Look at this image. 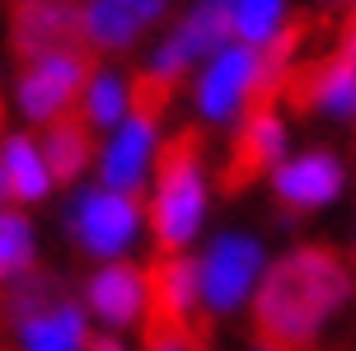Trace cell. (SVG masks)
I'll return each instance as SVG.
<instances>
[{"mask_svg":"<svg viewBox=\"0 0 356 351\" xmlns=\"http://www.w3.org/2000/svg\"><path fill=\"white\" fill-rule=\"evenodd\" d=\"M356 300V267L333 244H296L253 291V337L277 351H323V333Z\"/></svg>","mask_w":356,"mask_h":351,"instance_id":"obj_1","label":"cell"},{"mask_svg":"<svg viewBox=\"0 0 356 351\" xmlns=\"http://www.w3.org/2000/svg\"><path fill=\"white\" fill-rule=\"evenodd\" d=\"M207 131L178 126L155 150V188L145 202V229L155 239V253H188L197 229L207 220Z\"/></svg>","mask_w":356,"mask_h":351,"instance_id":"obj_2","label":"cell"},{"mask_svg":"<svg viewBox=\"0 0 356 351\" xmlns=\"http://www.w3.org/2000/svg\"><path fill=\"white\" fill-rule=\"evenodd\" d=\"M145 225V206L136 193H118V188H80L71 206L61 211V229L85 258H122L136 244Z\"/></svg>","mask_w":356,"mask_h":351,"instance_id":"obj_3","label":"cell"},{"mask_svg":"<svg viewBox=\"0 0 356 351\" xmlns=\"http://www.w3.org/2000/svg\"><path fill=\"white\" fill-rule=\"evenodd\" d=\"M89 75H94V52L89 47H61L38 61H24L15 75V108L29 122H56L80 108Z\"/></svg>","mask_w":356,"mask_h":351,"instance_id":"obj_4","label":"cell"},{"mask_svg":"<svg viewBox=\"0 0 356 351\" xmlns=\"http://www.w3.org/2000/svg\"><path fill=\"white\" fill-rule=\"evenodd\" d=\"M286 145H291V131H286L282 104L253 99V104L234 117V136H230V145H225V159H220V193L239 197L249 183L272 174L286 159Z\"/></svg>","mask_w":356,"mask_h":351,"instance_id":"obj_5","label":"cell"},{"mask_svg":"<svg viewBox=\"0 0 356 351\" xmlns=\"http://www.w3.org/2000/svg\"><path fill=\"white\" fill-rule=\"evenodd\" d=\"M197 277H202V314L207 318L234 314L263 281V244L244 229H225L197 258Z\"/></svg>","mask_w":356,"mask_h":351,"instance_id":"obj_6","label":"cell"},{"mask_svg":"<svg viewBox=\"0 0 356 351\" xmlns=\"http://www.w3.org/2000/svg\"><path fill=\"white\" fill-rule=\"evenodd\" d=\"M263 89V47L249 42H225L220 52L202 61L197 75V113L202 122H234Z\"/></svg>","mask_w":356,"mask_h":351,"instance_id":"obj_7","label":"cell"},{"mask_svg":"<svg viewBox=\"0 0 356 351\" xmlns=\"http://www.w3.org/2000/svg\"><path fill=\"white\" fill-rule=\"evenodd\" d=\"M272 206H277V220H305L309 211L333 206L347 188V169L333 150H305V155H291L272 169Z\"/></svg>","mask_w":356,"mask_h":351,"instance_id":"obj_8","label":"cell"},{"mask_svg":"<svg viewBox=\"0 0 356 351\" xmlns=\"http://www.w3.org/2000/svg\"><path fill=\"white\" fill-rule=\"evenodd\" d=\"M5 47L19 66L80 42V0H5Z\"/></svg>","mask_w":356,"mask_h":351,"instance_id":"obj_9","label":"cell"},{"mask_svg":"<svg viewBox=\"0 0 356 351\" xmlns=\"http://www.w3.org/2000/svg\"><path fill=\"white\" fill-rule=\"evenodd\" d=\"M160 108L145 104H127V117L113 126V140L99 155V178L104 188H118V193H141L145 174L155 164V150H160Z\"/></svg>","mask_w":356,"mask_h":351,"instance_id":"obj_10","label":"cell"},{"mask_svg":"<svg viewBox=\"0 0 356 351\" xmlns=\"http://www.w3.org/2000/svg\"><path fill=\"white\" fill-rule=\"evenodd\" d=\"M164 15L169 0H80V42L94 56H122Z\"/></svg>","mask_w":356,"mask_h":351,"instance_id":"obj_11","label":"cell"},{"mask_svg":"<svg viewBox=\"0 0 356 351\" xmlns=\"http://www.w3.org/2000/svg\"><path fill=\"white\" fill-rule=\"evenodd\" d=\"M145 267L127 263V258H108L104 267H94L85 277V309L104 328H136L145 323Z\"/></svg>","mask_w":356,"mask_h":351,"instance_id":"obj_12","label":"cell"},{"mask_svg":"<svg viewBox=\"0 0 356 351\" xmlns=\"http://www.w3.org/2000/svg\"><path fill=\"white\" fill-rule=\"evenodd\" d=\"M145 318L160 323H202V277H197V258L188 253H155V263H145Z\"/></svg>","mask_w":356,"mask_h":351,"instance_id":"obj_13","label":"cell"},{"mask_svg":"<svg viewBox=\"0 0 356 351\" xmlns=\"http://www.w3.org/2000/svg\"><path fill=\"white\" fill-rule=\"evenodd\" d=\"M10 333V347L5 351H85L89 328H85V309L75 300H52L47 309L19 318Z\"/></svg>","mask_w":356,"mask_h":351,"instance_id":"obj_14","label":"cell"},{"mask_svg":"<svg viewBox=\"0 0 356 351\" xmlns=\"http://www.w3.org/2000/svg\"><path fill=\"white\" fill-rule=\"evenodd\" d=\"M38 150H42V159H47L52 183H75V178L94 164V126H89L80 113H66V117L47 122Z\"/></svg>","mask_w":356,"mask_h":351,"instance_id":"obj_15","label":"cell"},{"mask_svg":"<svg viewBox=\"0 0 356 351\" xmlns=\"http://www.w3.org/2000/svg\"><path fill=\"white\" fill-rule=\"evenodd\" d=\"M0 174L10 183V202L15 206H38L52 193V174H47V159L38 150V140L5 131L0 136Z\"/></svg>","mask_w":356,"mask_h":351,"instance_id":"obj_16","label":"cell"},{"mask_svg":"<svg viewBox=\"0 0 356 351\" xmlns=\"http://www.w3.org/2000/svg\"><path fill=\"white\" fill-rule=\"evenodd\" d=\"M38 267V229L24 206H0V286L29 277Z\"/></svg>","mask_w":356,"mask_h":351,"instance_id":"obj_17","label":"cell"},{"mask_svg":"<svg viewBox=\"0 0 356 351\" xmlns=\"http://www.w3.org/2000/svg\"><path fill=\"white\" fill-rule=\"evenodd\" d=\"M127 104H131V80L118 75V70H94L85 94H80V117L94 131L99 126H118L127 117Z\"/></svg>","mask_w":356,"mask_h":351,"instance_id":"obj_18","label":"cell"},{"mask_svg":"<svg viewBox=\"0 0 356 351\" xmlns=\"http://www.w3.org/2000/svg\"><path fill=\"white\" fill-rule=\"evenodd\" d=\"M286 0H230V33L234 42L267 47L286 28Z\"/></svg>","mask_w":356,"mask_h":351,"instance_id":"obj_19","label":"cell"},{"mask_svg":"<svg viewBox=\"0 0 356 351\" xmlns=\"http://www.w3.org/2000/svg\"><path fill=\"white\" fill-rule=\"evenodd\" d=\"M141 351H211V328H207V318L202 323H160V318H145Z\"/></svg>","mask_w":356,"mask_h":351,"instance_id":"obj_20","label":"cell"},{"mask_svg":"<svg viewBox=\"0 0 356 351\" xmlns=\"http://www.w3.org/2000/svg\"><path fill=\"white\" fill-rule=\"evenodd\" d=\"M85 351H127V347L113 333H99V337H89V342H85Z\"/></svg>","mask_w":356,"mask_h":351,"instance_id":"obj_21","label":"cell"},{"mask_svg":"<svg viewBox=\"0 0 356 351\" xmlns=\"http://www.w3.org/2000/svg\"><path fill=\"white\" fill-rule=\"evenodd\" d=\"M0 206H15V202H10V183H5V174H0Z\"/></svg>","mask_w":356,"mask_h":351,"instance_id":"obj_22","label":"cell"},{"mask_svg":"<svg viewBox=\"0 0 356 351\" xmlns=\"http://www.w3.org/2000/svg\"><path fill=\"white\" fill-rule=\"evenodd\" d=\"M249 351H277V347H272V342H263V337H253V342H249Z\"/></svg>","mask_w":356,"mask_h":351,"instance_id":"obj_23","label":"cell"},{"mask_svg":"<svg viewBox=\"0 0 356 351\" xmlns=\"http://www.w3.org/2000/svg\"><path fill=\"white\" fill-rule=\"evenodd\" d=\"M0 136H5V89H0Z\"/></svg>","mask_w":356,"mask_h":351,"instance_id":"obj_24","label":"cell"},{"mask_svg":"<svg viewBox=\"0 0 356 351\" xmlns=\"http://www.w3.org/2000/svg\"><path fill=\"white\" fill-rule=\"evenodd\" d=\"M347 19H352V24H356V0H347Z\"/></svg>","mask_w":356,"mask_h":351,"instance_id":"obj_25","label":"cell"}]
</instances>
